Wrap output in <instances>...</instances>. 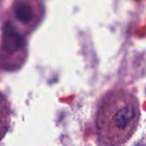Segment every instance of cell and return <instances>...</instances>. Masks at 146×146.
<instances>
[{
    "label": "cell",
    "instance_id": "cell-1",
    "mask_svg": "<svg viewBox=\"0 0 146 146\" xmlns=\"http://www.w3.org/2000/svg\"><path fill=\"white\" fill-rule=\"evenodd\" d=\"M140 119L138 98L126 90L110 92L97 114V132L104 146H123L133 135Z\"/></svg>",
    "mask_w": 146,
    "mask_h": 146
},
{
    "label": "cell",
    "instance_id": "cell-2",
    "mask_svg": "<svg viewBox=\"0 0 146 146\" xmlns=\"http://www.w3.org/2000/svg\"><path fill=\"white\" fill-rule=\"evenodd\" d=\"M23 37L9 23L6 22L2 31V48L7 53L12 54L19 50L24 44Z\"/></svg>",
    "mask_w": 146,
    "mask_h": 146
},
{
    "label": "cell",
    "instance_id": "cell-3",
    "mask_svg": "<svg viewBox=\"0 0 146 146\" xmlns=\"http://www.w3.org/2000/svg\"><path fill=\"white\" fill-rule=\"evenodd\" d=\"M14 15L19 22L27 24L34 18L33 8L27 2H19L14 7Z\"/></svg>",
    "mask_w": 146,
    "mask_h": 146
}]
</instances>
